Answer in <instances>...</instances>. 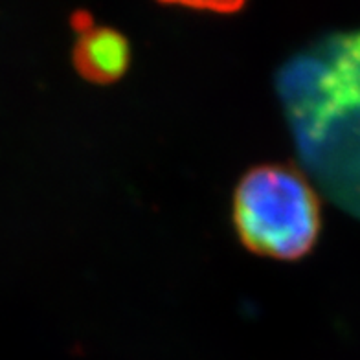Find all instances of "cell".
Segmentation results:
<instances>
[{"label":"cell","instance_id":"cell-1","mask_svg":"<svg viewBox=\"0 0 360 360\" xmlns=\"http://www.w3.org/2000/svg\"><path fill=\"white\" fill-rule=\"evenodd\" d=\"M233 224L254 254L298 259L314 247L320 233V200L298 169L263 164L252 167L237 184Z\"/></svg>","mask_w":360,"mask_h":360},{"label":"cell","instance_id":"cell-2","mask_svg":"<svg viewBox=\"0 0 360 360\" xmlns=\"http://www.w3.org/2000/svg\"><path fill=\"white\" fill-rule=\"evenodd\" d=\"M77 41L74 46V65L90 83L107 85L124 76L131 63V46L118 30L98 26L90 17H76Z\"/></svg>","mask_w":360,"mask_h":360}]
</instances>
